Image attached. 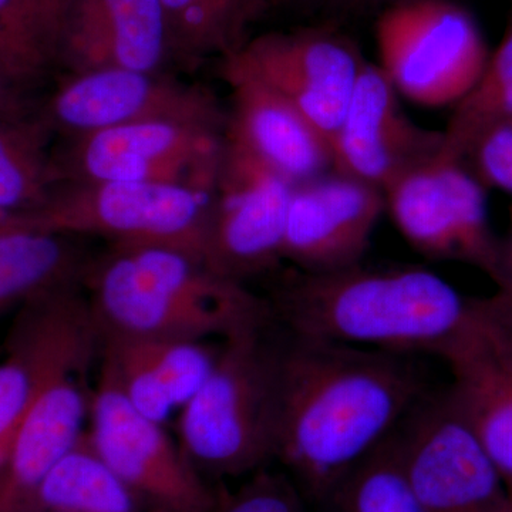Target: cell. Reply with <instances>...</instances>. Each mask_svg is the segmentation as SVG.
Masks as SVG:
<instances>
[{"label": "cell", "mask_w": 512, "mask_h": 512, "mask_svg": "<svg viewBox=\"0 0 512 512\" xmlns=\"http://www.w3.org/2000/svg\"><path fill=\"white\" fill-rule=\"evenodd\" d=\"M429 392L410 356L285 332L275 460L318 505Z\"/></svg>", "instance_id": "obj_1"}, {"label": "cell", "mask_w": 512, "mask_h": 512, "mask_svg": "<svg viewBox=\"0 0 512 512\" xmlns=\"http://www.w3.org/2000/svg\"><path fill=\"white\" fill-rule=\"evenodd\" d=\"M291 335L396 355L444 359L476 319L481 298L424 268H365L282 276L266 298Z\"/></svg>", "instance_id": "obj_2"}, {"label": "cell", "mask_w": 512, "mask_h": 512, "mask_svg": "<svg viewBox=\"0 0 512 512\" xmlns=\"http://www.w3.org/2000/svg\"><path fill=\"white\" fill-rule=\"evenodd\" d=\"M82 284L100 333L127 338L222 340L272 323L266 298L170 247H111Z\"/></svg>", "instance_id": "obj_3"}, {"label": "cell", "mask_w": 512, "mask_h": 512, "mask_svg": "<svg viewBox=\"0 0 512 512\" xmlns=\"http://www.w3.org/2000/svg\"><path fill=\"white\" fill-rule=\"evenodd\" d=\"M272 326L222 340L210 375L181 409L178 444L207 481L254 474L275 460L282 338Z\"/></svg>", "instance_id": "obj_4"}, {"label": "cell", "mask_w": 512, "mask_h": 512, "mask_svg": "<svg viewBox=\"0 0 512 512\" xmlns=\"http://www.w3.org/2000/svg\"><path fill=\"white\" fill-rule=\"evenodd\" d=\"M215 190L123 181L62 183L39 210L6 217L2 231L92 235L109 239L111 247L158 245L204 262Z\"/></svg>", "instance_id": "obj_5"}, {"label": "cell", "mask_w": 512, "mask_h": 512, "mask_svg": "<svg viewBox=\"0 0 512 512\" xmlns=\"http://www.w3.org/2000/svg\"><path fill=\"white\" fill-rule=\"evenodd\" d=\"M379 67L396 92L424 107L456 106L490 52L477 20L453 0H399L377 18Z\"/></svg>", "instance_id": "obj_6"}, {"label": "cell", "mask_w": 512, "mask_h": 512, "mask_svg": "<svg viewBox=\"0 0 512 512\" xmlns=\"http://www.w3.org/2000/svg\"><path fill=\"white\" fill-rule=\"evenodd\" d=\"M404 476L424 512H510L507 483L450 392H430L396 430Z\"/></svg>", "instance_id": "obj_7"}, {"label": "cell", "mask_w": 512, "mask_h": 512, "mask_svg": "<svg viewBox=\"0 0 512 512\" xmlns=\"http://www.w3.org/2000/svg\"><path fill=\"white\" fill-rule=\"evenodd\" d=\"M484 185L463 161L443 156L397 178L386 208L421 255L463 262L500 282L501 239L488 220Z\"/></svg>", "instance_id": "obj_8"}, {"label": "cell", "mask_w": 512, "mask_h": 512, "mask_svg": "<svg viewBox=\"0 0 512 512\" xmlns=\"http://www.w3.org/2000/svg\"><path fill=\"white\" fill-rule=\"evenodd\" d=\"M224 143L225 130L146 121L74 137L55 160L60 184L123 181L214 191Z\"/></svg>", "instance_id": "obj_9"}, {"label": "cell", "mask_w": 512, "mask_h": 512, "mask_svg": "<svg viewBox=\"0 0 512 512\" xmlns=\"http://www.w3.org/2000/svg\"><path fill=\"white\" fill-rule=\"evenodd\" d=\"M87 439L144 512H214L220 491L192 467L163 424L138 413L109 377L93 389Z\"/></svg>", "instance_id": "obj_10"}, {"label": "cell", "mask_w": 512, "mask_h": 512, "mask_svg": "<svg viewBox=\"0 0 512 512\" xmlns=\"http://www.w3.org/2000/svg\"><path fill=\"white\" fill-rule=\"evenodd\" d=\"M365 63L345 36L305 29L269 33L245 42L224 57L222 74L265 83L288 100L330 146Z\"/></svg>", "instance_id": "obj_11"}, {"label": "cell", "mask_w": 512, "mask_h": 512, "mask_svg": "<svg viewBox=\"0 0 512 512\" xmlns=\"http://www.w3.org/2000/svg\"><path fill=\"white\" fill-rule=\"evenodd\" d=\"M292 183L225 134L204 262L245 284L282 259Z\"/></svg>", "instance_id": "obj_12"}, {"label": "cell", "mask_w": 512, "mask_h": 512, "mask_svg": "<svg viewBox=\"0 0 512 512\" xmlns=\"http://www.w3.org/2000/svg\"><path fill=\"white\" fill-rule=\"evenodd\" d=\"M40 111L55 133L70 138L146 121L225 130L228 120L210 90L128 69L67 74Z\"/></svg>", "instance_id": "obj_13"}, {"label": "cell", "mask_w": 512, "mask_h": 512, "mask_svg": "<svg viewBox=\"0 0 512 512\" xmlns=\"http://www.w3.org/2000/svg\"><path fill=\"white\" fill-rule=\"evenodd\" d=\"M100 343L99 326L89 320L50 363L13 446L0 512L32 511L47 473L82 439L92 406L90 369Z\"/></svg>", "instance_id": "obj_14"}, {"label": "cell", "mask_w": 512, "mask_h": 512, "mask_svg": "<svg viewBox=\"0 0 512 512\" xmlns=\"http://www.w3.org/2000/svg\"><path fill=\"white\" fill-rule=\"evenodd\" d=\"M443 138V131L414 123L379 64L366 62L330 143L332 171L384 194L397 178L439 157Z\"/></svg>", "instance_id": "obj_15"}, {"label": "cell", "mask_w": 512, "mask_h": 512, "mask_svg": "<svg viewBox=\"0 0 512 512\" xmlns=\"http://www.w3.org/2000/svg\"><path fill=\"white\" fill-rule=\"evenodd\" d=\"M454 403L512 487V302L481 298L470 330L443 360Z\"/></svg>", "instance_id": "obj_16"}, {"label": "cell", "mask_w": 512, "mask_h": 512, "mask_svg": "<svg viewBox=\"0 0 512 512\" xmlns=\"http://www.w3.org/2000/svg\"><path fill=\"white\" fill-rule=\"evenodd\" d=\"M384 210L382 190L333 171L295 185L282 259L312 274L363 264Z\"/></svg>", "instance_id": "obj_17"}, {"label": "cell", "mask_w": 512, "mask_h": 512, "mask_svg": "<svg viewBox=\"0 0 512 512\" xmlns=\"http://www.w3.org/2000/svg\"><path fill=\"white\" fill-rule=\"evenodd\" d=\"M92 318L89 299L77 282L40 293L20 306L0 359V491L20 427L50 363Z\"/></svg>", "instance_id": "obj_18"}, {"label": "cell", "mask_w": 512, "mask_h": 512, "mask_svg": "<svg viewBox=\"0 0 512 512\" xmlns=\"http://www.w3.org/2000/svg\"><path fill=\"white\" fill-rule=\"evenodd\" d=\"M170 56V30L160 0H66L56 64L67 73L161 72Z\"/></svg>", "instance_id": "obj_19"}, {"label": "cell", "mask_w": 512, "mask_h": 512, "mask_svg": "<svg viewBox=\"0 0 512 512\" xmlns=\"http://www.w3.org/2000/svg\"><path fill=\"white\" fill-rule=\"evenodd\" d=\"M100 336V373L138 413L160 424L198 392L221 346L202 340Z\"/></svg>", "instance_id": "obj_20"}, {"label": "cell", "mask_w": 512, "mask_h": 512, "mask_svg": "<svg viewBox=\"0 0 512 512\" xmlns=\"http://www.w3.org/2000/svg\"><path fill=\"white\" fill-rule=\"evenodd\" d=\"M222 76L232 90L227 137L293 185L332 171L328 140L288 100L252 77Z\"/></svg>", "instance_id": "obj_21"}, {"label": "cell", "mask_w": 512, "mask_h": 512, "mask_svg": "<svg viewBox=\"0 0 512 512\" xmlns=\"http://www.w3.org/2000/svg\"><path fill=\"white\" fill-rule=\"evenodd\" d=\"M53 134L40 107L0 114V215L39 210L59 187Z\"/></svg>", "instance_id": "obj_22"}, {"label": "cell", "mask_w": 512, "mask_h": 512, "mask_svg": "<svg viewBox=\"0 0 512 512\" xmlns=\"http://www.w3.org/2000/svg\"><path fill=\"white\" fill-rule=\"evenodd\" d=\"M67 235L0 232V315L40 293L82 281L89 261Z\"/></svg>", "instance_id": "obj_23"}, {"label": "cell", "mask_w": 512, "mask_h": 512, "mask_svg": "<svg viewBox=\"0 0 512 512\" xmlns=\"http://www.w3.org/2000/svg\"><path fill=\"white\" fill-rule=\"evenodd\" d=\"M144 512L133 493L82 439L55 464L37 488L32 511Z\"/></svg>", "instance_id": "obj_24"}, {"label": "cell", "mask_w": 512, "mask_h": 512, "mask_svg": "<svg viewBox=\"0 0 512 512\" xmlns=\"http://www.w3.org/2000/svg\"><path fill=\"white\" fill-rule=\"evenodd\" d=\"M512 119V20L473 89L454 106L441 156L466 161L485 133Z\"/></svg>", "instance_id": "obj_25"}, {"label": "cell", "mask_w": 512, "mask_h": 512, "mask_svg": "<svg viewBox=\"0 0 512 512\" xmlns=\"http://www.w3.org/2000/svg\"><path fill=\"white\" fill-rule=\"evenodd\" d=\"M173 56L187 60L222 55L244 45L245 28L265 3L262 0H160Z\"/></svg>", "instance_id": "obj_26"}, {"label": "cell", "mask_w": 512, "mask_h": 512, "mask_svg": "<svg viewBox=\"0 0 512 512\" xmlns=\"http://www.w3.org/2000/svg\"><path fill=\"white\" fill-rule=\"evenodd\" d=\"M66 0H0V60L33 86L56 66Z\"/></svg>", "instance_id": "obj_27"}, {"label": "cell", "mask_w": 512, "mask_h": 512, "mask_svg": "<svg viewBox=\"0 0 512 512\" xmlns=\"http://www.w3.org/2000/svg\"><path fill=\"white\" fill-rule=\"evenodd\" d=\"M316 507L320 512H424L404 476L396 431Z\"/></svg>", "instance_id": "obj_28"}, {"label": "cell", "mask_w": 512, "mask_h": 512, "mask_svg": "<svg viewBox=\"0 0 512 512\" xmlns=\"http://www.w3.org/2000/svg\"><path fill=\"white\" fill-rule=\"evenodd\" d=\"M308 504L288 474L264 467L235 493H222L214 512H309Z\"/></svg>", "instance_id": "obj_29"}, {"label": "cell", "mask_w": 512, "mask_h": 512, "mask_svg": "<svg viewBox=\"0 0 512 512\" xmlns=\"http://www.w3.org/2000/svg\"><path fill=\"white\" fill-rule=\"evenodd\" d=\"M464 164L481 184L512 192V119L485 133Z\"/></svg>", "instance_id": "obj_30"}, {"label": "cell", "mask_w": 512, "mask_h": 512, "mask_svg": "<svg viewBox=\"0 0 512 512\" xmlns=\"http://www.w3.org/2000/svg\"><path fill=\"white\" fill-rule=\"evenodd\" d=\"M28 83L19 79L12 70L0 60V114L20 113L35 109L30 101Z\"/></svg>", "instance_id": "obj_31"}, {"label": "cell", "mask_w": 512, "mask_h": 512, "mask_svg": "<svg viewBox=\"0 0 512 512\" xmlns=\"http://www.w3.org/2000/svg\"><path fill=\"white\" fill-rule=\"evenodd\" d=\"M497 291L503 292L512 302V227L507 237L501 239L500 282Z\"/></svg>", "instance_id": "obj_32"}, {"label": "cell", "mask_w": 512, "mask_h": 512, "mask_svg": "<svg viewBox=\"0 0 512 512\" xmlns=\"http://www.w3.org/2000/svg\"><path fill=\"white\" fill-rule=\"evenodd\" d=\"M345 5L352 6V8H373V6H387L392 5L399 0H339Z\"/></svg>", "instance_id": "obj_33"}, {"label": "cell", "mask_w": 512, "mask_h": 512, "mask_svg": "<svg viewBox=\"0 0 512 512\" xmlns=\"http://www.w3.org/2000/svg\"><path fill=\"white\" fill-rule=\"evenodd\" d=\"M265 5L285 6L296 5V3L306 2V0H262Z\"/></svg>", "instance_id": "obj_34"}, {"label": "cell", "mask_w": 512, "mask_h": 512, "mask_svg": "<svg viewBox=\"0 0 512 512\" xmlns=\"http://www.w3.org/2000/svg\"><path fill=\"white\" fill-rule=\"evenodd\" d=\"M508 493H510V512H512V487H508Z\"/></svg>", "instance_id": "obj_35"}, {"label": "cell", "mask_w": 512, "mask_h": 512, "mask_svg": "<svg viewBox=\"0 0 512 512\" xmlns=\"http://www.w3.org/2000/svg\"><path fill=\"white\" fill-rule=\"evenodd\" d=\"M6 215H0V229H2L3 220H5Z\"/></svg>", "instance_id": "obj_36"}, {"label": "cell", "mask_w": 512, "mask_h": 512, "mask_svg": "<svg viewBox=\"0 0 512 512\" xmlns=\"http://www.w3.org/2000/svg\"><path fill=\"white\" fill-rule=\"evenodd\" d=\"M40 512H56V511H40Z\"/></svg>", "instance_id": "obj_37"}, {"label": "cell", "mask_w": 512, "mask_h": 512, "mask_svg": "<svg viewBox=\"0 0 512 512\" xmlns=\"http://www.w3.org/2000/svg\"><path fill=\"white\" fill-rule=\"evenodd\" d=\"M511 220H512V208H511Z\"/></svg>", "instance_id": "obj_38"}]
</instances>
